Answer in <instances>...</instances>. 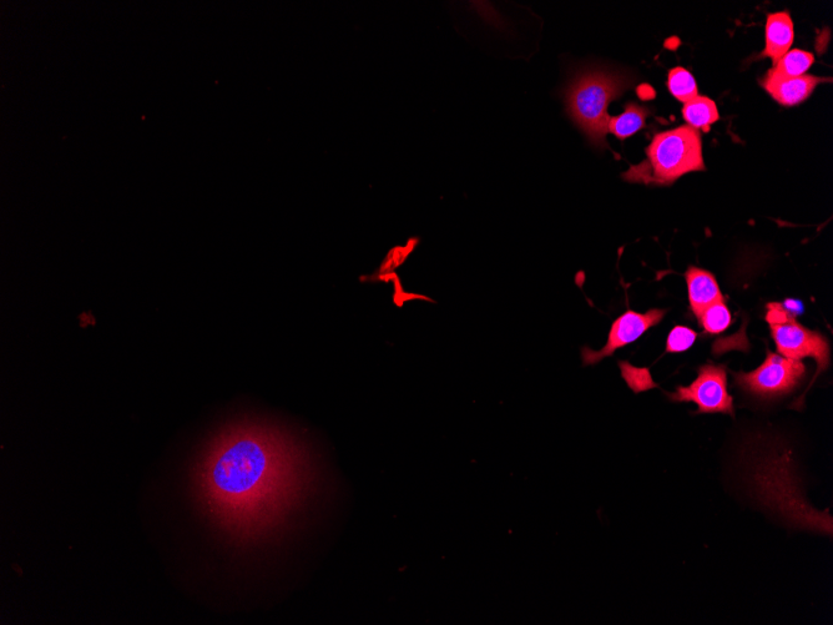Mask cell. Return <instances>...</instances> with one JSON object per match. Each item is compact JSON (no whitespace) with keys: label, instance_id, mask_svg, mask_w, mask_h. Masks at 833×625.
<instances>
[{"label":"cell","instance_id":"11","mask_svg":"<svg viewBox=\"0 0 833 625\" xmlns=\"http://www.w3.org/2000/svg\"><path fill=\"white\" fill-rule=\"evenodd\" d=\"M683 118L690 128L709 133L711 125L719 122L720 114L714 100L698 95L684 105Z\"/></svg>","mask_w":833,"mask_h":625},{"label":"cell","instance_id":"8","mask_svg":"<svg viewBox=\"0 0 833 625\" xmlns=\"http://www.w3.org/2000/svg\"><path fill=\"white\" fill-rule=\"evenodd\" d=\"M831 82V79L802 75V77L787 78L772 73L771 70L760 80L762 88L782 107H796L811 97L817 85Z\"/></svg>","mask_w":833,"mask_h":625},{"label":"cell","instance_id":"14","mask_svg":"<svg viewBox=\"0 0 833 625\" xmlns=\"http://www.w3.org/2000/svg\"><path fill=\"white\" fill-rule=\"evenodd\" d=\"M668 89L681 103H689L698 97L699 89L693 74L681 67L671 69L668 74Z\"/></svg>","mask_w":833,"mask_h":625},{"label":"cell","instance_id":"7","mask_svg":"<svg viewBox=\"0 0 833 625\" xmlns=\"http://www.w3.org/2000/svg\"><path fill=\"white\" fill-rule=\"evenodd\" d=\"M665 310L653 309L639 314L635 311H626L614 321L610 329L607 345L602 350L594 351L590 347H583L582 360L584 366H594L600 361L613 356L615 352L623 347L633 344L639 340L646 331L659 325L664 319Z\"/></svg>","mask_w":833,"mask_h":625},{"label":"cell","instance_id":"12","mask_svg":"<svg viewBox=\"0 0 833 625\" xmlns=\"http://www.w3.org/2000/svg\"><path fill=\"white\" fill-rule=\"evenodd\" d=\"M649 109L641 107V105L630 102L625 105L623 114L619 117L609 119L608 131L619 140L630 138L641 129L645 128L646 118H648Z\"/></svg>","mask_w":833,"mask_h":625},{"label":"cell","instance_id":"6","mask_svg":"<svg viewBox=\"0 0 833 625\" xmlns=\"http://www.w3.org/2000/svg\"><path fill=\"white\" fill-rule=\"evenodd\" d=\"M674 402H694L696 413H725L734 416V398L728 391V374L725 366L704 365L690 386H679L675 393H666Z\"/></svg>","mask_w":833,"mask_h":625},{"label":"cell","instance_id":"3","mask_svg":"<svg viewBox=\"0 0 833 625\" xmlns=\"http://www.w3.org/2000/svg\"><path fill=\"white\" fill-rule=\"evenodd\" d=\"M267 467V450L259 438L242 436L221 453L212 480L227 495H242L260 482Z\"/></svg>","mask_w":833,"mask_h":625},{"label":"cell","instance_id":"17","mask_svg":"<svg viewBox=\"0 0 833 625\" xmlns=\"http://www.w3.org/2000/svg\"><path fill=\"white\" fill-rule=\"evenodd\" d=\"M620 369H622L624 380L636 393L655 387L648 369H635L628 362H620Z\"/></svg>","mask_w":833,"mask_h":625},{"label":"cell","instance_id":"1","mask_svg":"<svg viewBox=\"0 0 833 625\" xmlns=\"http://www.w3.org/2000/svg\"><path fill=\"white\" fill-rule=\"evenodd\" d=\"M646 158L624 174L629 183L671 185L694 171H705L703 140L689 125L656 134L646 149Z\"/></svg>","mask_w":833,"mask_h":625},{"label":"cell","instance_id":"5","mask_svg":"<svg viewBox=\"0 0 833 625\" xmlns=\"http://www.w3.org/2000/svg\"><path fill=\"white\" fill-rule=\"evenodd\" d=\"M806 374L804 362L786 359L779 354L767 352L766 360L759 369L744 374H734L737 386L750 395L772 398L789 395L800 386Z\"/></svg>","mask_w":833,"mask_h":625},{"label":"cell","instance_id":"9","mask_svg":"<svg viewBox=\"0 0 833 625\" xmlns=\"http://www.w3.org/2000/svg\"><path fill=\"white\" fill-rule=\"evenodd\" d=\"M795 39L794 22L789 12L769 14L765 27V49L761 58H770L776 64L790 52Z\"/></svg>","mask_w":833,"mask_h":625},{"label":"cell","instance_id":"15","mask_svg":"<svg viewBox=\"0 0 833 625\" xmlns=\"http://www.w3.org/2000/svg\"><path fill=\"white\" fill-rule=\"evenodd\" d=\"M700 325L710 335H718L731 325V314L726 306V300L715 302L699 317Z\"/></svg>","mask_w":833,"mask_h":625},{"label":"cell","instance_id":"2","mask_svg":"<svg viewBox=\"0 0 833 625\" xmlns=\"http://www.w3.org/2000/svg\"><path fill=\"white\" fill-rule=\"evenodd\" d=\"M630 82L622 75L608 72H588L580 75L567 92V109L574 123L598 148L608 146V107L622 97Z\"/></svg>","mask_w":833,"mask_h":625},{"label":"cell","instance_id":"10","mask_svg":"<svg viewBox=\"0 0 833 625\" xmlns=\"http://www.w3.org/2000/svg\"><path fill=\"white\" fill-rule=\"evenodd\" d=\"M685 279L688 284L690 307L696 319L715 302L725 300L718 281L711 272L691 266L686 271Z\"/></svg>","mask_w":833,"mask_h":625},{"label":"cell","instance_id":"4","mask_svg":"<svg viewBox=\"0 0 833 625\" xmlns=\"http://www.w3.org/2000/svg\"><path fill=\"white\" fill-rule=\"evenodd\" d=\"M766 309V321L769 322L772 339L779 355L800 361L805 357H812L817 361L815 378L819 377L822 371L829 369L830 345L824 335L806 329L780 302H770Z\"/></svg>","mask_w":833,"mask_h":625},{"label":"cell","instance_id":"13","mask_svg":"<svg viewBox=\"0 0 833 625\" xmlns=\"http://www.w3.org/2000/svg\"><path fill=\"white\" fill-rule=\"evenodd\" d=\"M814 63V54L794 49L787 52L770 70L781 77L796 78L805 75Z\"/></svg>","mask_w":833,"mask_h":625},{"label":"cell","instance_id":"16","mask_svg":"<svg viewBox=\"0 0 833 625\" xmlns=\"http://www.w3.org/2000/svg\"><path fill=\"white\" fill-rule=\"evenodd\" d=\"M696 337H698V334L689 327L675 326L670 331L668 342H666V352L668 354H679V352L688 351L694 345Z\"/></svg>","mask_w":833,"mask_h":625}]
</instances>
